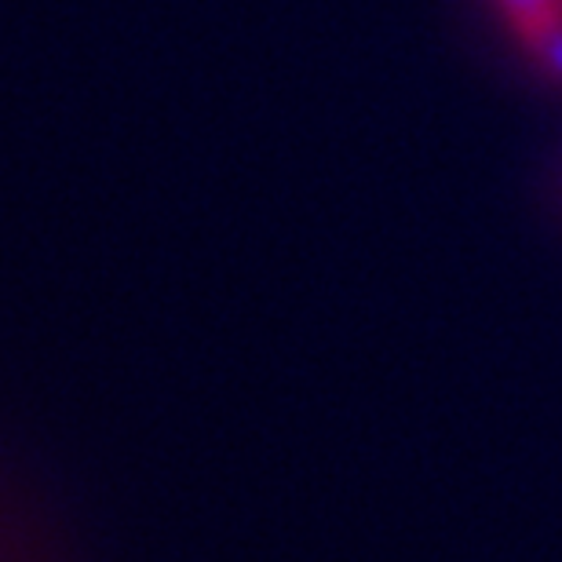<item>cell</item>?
Listing matches in <instances>:
<instances>
[{"label":"cell","mask_w":562,"mask_h":562,"mask_svg":"<svg viewBox=\"0 0 562 562\" xmlns=\"http://www.w3.org/2000/svg\"><path fill=\"white\" fill-rule=\"evenodd\" d=\"M541 52H544V59H548V66L562 77V30L559 33H552L544 44H541Z\"/></svg>","instance_id":"2"},{"label":"cell","mask_w":562,"mask_h":562,"mask_svg":"<svg viewBox=\"0 0 562 562\" xmlns=\"http://www.w3.org/2000/svg\"><path fill=\"white\" fill-rule=\"evenodd\" d=\"M501 4L512 15L515 30H519L533 48H541L552 33L562 30V11L555 0H501Z\"/></svg>","instance_id":"1"},{"label":"cell","mask_w":562,"mask_h":562,"mask_svg":"<svg viewBox=\"0 0 562 562\" xmlns=\"http://www.w3.org/2000/svg\"><path fill=\"white\" fill-rule=\"evenodd\" d=\"M555 4H559V11H562V0H555Z\"/></svg>","instance_id":"3"}]
</instances>
